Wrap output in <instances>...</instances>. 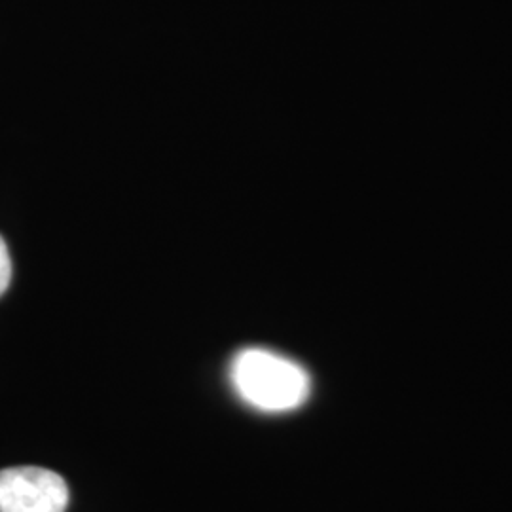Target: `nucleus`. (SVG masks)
Instances as JSON below:
<instances>
[{"label":"nucleus","mask_w":512,"mask_h":512,"mask_svg":"<svg viewBox=\"0 0 512 512\" xmlns=\"http://www.w3.org/2000/svg\"><path fill=\"white\" fill-rule=\"evenodd\" d=\"M232 384L239 397L262 412H287L310 397L308 372L268 349L239 351L232 361Z\"/></svg>","instance_id":"nucleus-1"},{"label":"nucleus","mask_w":512,"mask_h":512,"mask_svg":"<svg viewBox=\"0 0 512 512\" xmlns=\"http://www.w3.org/2000/svg\"><path fill=\"white\" fill-rule=\"evenodd\" d=\"M69 488L44 467H8L0 471V512H65Z\"/></svg>","instance_id":"nucleus-2"},{"label":"nucleus","mask_w":512,"mask_h":512,"mask_svg":"<svg viewBox=\"0 0 512 512\" xmlns=\"http://www.w3.org/2000/svg\"><path fill=\"white\" fill-rule=\"evenodd\" d=\"M12 281V258L6 241L0 236V296L8 291Z\"/></svg>","instance_id":"nucleus-3"}]
</instances>
